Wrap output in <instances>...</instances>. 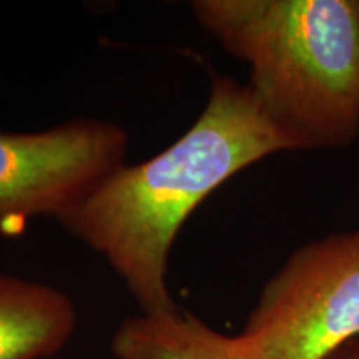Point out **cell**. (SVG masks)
Returning <instances> with one entry per match:
<instances>
[{
	"mask_svg": "<svg viewBox=\"0 0 359 359\" xmlns=\"http://www.w3.org/2000/svg\"><path fill=\"white\" fill-rule=\"evenodd\" d=\"M290 143L264 118L246 85L213 75L196 122L158 155L122 167L60 222L105 257L142 314L178 309L167 288L175 238L193 210L241 170Z\"/></svg>",
	"mask_w": 359,
	"mask_h": 359,
	"instance_id": "6da1fadb",
	"label": "cell"
},
{
	"mask_svg": "<svg viewBox=\"0 0 359 359\" xmlns=\"http://www.w3.org/2000/svg\"><path fill=\"white\" fill-rule=\"evenodd\" d=\"M196 20L250 67L246 88L291 150L359 135V0H195Z\"/></svg>",
	"mask_w": 359,
	"mask_h": 359,
	"instance_id": "7a4b0ae2",
	"label": "cell"
},
{
	"mask_svg": "<svg viewBox=\"0 0 359 359\" xmlns=\"http://www.w3.org/2000/svg\"><path fill=\"white\" fill-rule=\"evenodd\" d=\"M359 336V228L303 245L263 286L240 338L259 359H325Z\"/></svg>",
	"mask_w": 359,
	"mask_h": 359,
	"instance_id": "3957f363",
	"label": "cell"
},
{
	"mask_svg": "<svg viewBox=\"0 0 359 359\" xmlns=\"http://www.w3.org/2000/svg\"><path fill=\"white\" fill-rule=\"evenodd\" d=\"M127 143L120 125L95 118L0 132V231L40 215L65 217L125 167Z\"/></svg>",
	"mask_w": 359,
	"mask_h": 359,
	"instance_id": "277c9868",
	"label": "cell"
},
{
	"mask_svg": "<svg viewBox=\"0 0 359 359\" xmlns=\"http://www.w3.org/2000/svg\"><path fill=\"white\" fill-rule=\"evenodd\" d=\"M77 313L52 286L0 273V359H42L70 339Z\"/></svg>",
	"mask_w": 359,
	"mask_h": 359,
	"instance_id": "5b68a950",
	"label": "cell"
},
{
	"mask_svg": "<svg viewBox=\"0 0 359 359\" xmlns=\"http://www.w3.org/2000/svg\"><path fill=\"white\" fill-rule=\"evenodd\" d=\"M111 353L116 359H259L240 334L219 333L180 308L125 320Z\"/></svg>",
	"mask_w": 359,
	"mask_h": 359,
	"instance_id": "8992f818",
	"label": "cell"
},
{
	"mask_svg": "<svg viewBox=\"0 0 359 359\" xmlns=\"http://www.w3.org/2000/svg\"><path fill=\"white\" fill-rule=\"evenodd\" d=\"M325 359H359V336L341 344Z\"/></svg>",
	"mask_w": 359,
	"mask_h": 359,
	"instance_id": "52a82bcc",
	"label": "cell"
}]
</instances>
